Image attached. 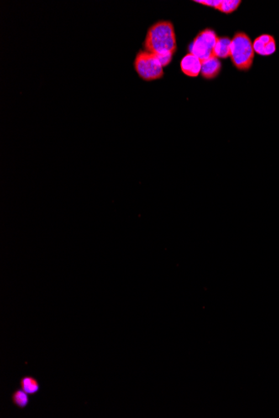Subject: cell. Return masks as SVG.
<instances>
[{
  "label": "cell",
  "mask_w": 279,
  "mask_h": 418,
  "mask_svg": "<svg viewBox=\"0 0 279 418\" xmlns=\"http://www.w3.org/2000/svg\"><path fill=\"white\" fill-rule=\"evenodd\" d=\"M145 50L155 54L158 58L173 57L176 50L175 29L170 21H159L153 24L145 36Z\"/></svg>",
  "instance_id": "6da1fadb"
},
{
  "label": "cell",
  "mask_w": 279,
  "mask_h": 418,
  "mask_svg": "<svg viewBox=\"0 0 279 418\" xmlns=\"http://www.w3.org/2000/svg\"><path fill=\"white\" fill-rule=\"evenodd\" d=\"M11 400L13 405L20 409L25 408L29 403V394L24 392L23 389H17L11 396Z\"/></svg>",
  "instance_id": "30bf717a"
},
{
  "label": "cell",
  "mask_w": 279,
  "mask_h": 418,
  "mask_svg": "<svg viewBox=\"0 0 279 418\" xmlns=\"http://www.w3.org/2000/svg\"><path fill=\"white\" fill-rule=\"evenodd\" d=\"M202 60L189 53L184 56L181 61V71L184 75L189 77H197L201 74L202 70Z\"/></svg>",
  "instance_id": "8992f818"
},
{
  "label": "cell",
  "mask_w": 279,
  "mask_h": 418,
  "mask_svg": "<svg viewBox=\"0 0 279 418\" xmlns=\"http://www.w3.org/2000/svg\"><path fill=\"white\" fill-rule=\"evenodd\" d=\"M134 65L140 77L146 81L158 80L164 75L162 65L157 56L146 50L137 54Z\"/></svg>",
  "instance_id": "3957f363"
},
{
  "label": "cell",
  "mask_w": 279,
  "mask_h": 418,
  "mask_svg": "<svg viewBox=\"0 0 279 418\" xmlns=\"http://www.w3.org/2000/svg\"><path fill=\"white\" fill-rule=\"evenodd\" d=\"M221 68H222V65H221L219 59L215 56H212L209 59L202 61L201 74L202 77L207 80H211V79L217 77L221 71Z\"/></svg>",
  "instance_id": "52a82bcc"
},
{
  "label": "cell",
  "mask_w": 279,
  "mask_h": 418,
  "mask_svg": "<svg viewBox=\"0 0 279 418\" xmlns=\"http://www.w3.org/2000/svg\"><path fill=\"white\" fill-rule=\"evenodd\" d=\"M254 51L261 56H270L276 52V40L273 35L264 34L254 39Z\"/></svg>",
  "instance_id": "5b68a950"
},
{
  "label": "cell",
  "mask_w": 279,
  "mask_h": 418,
  "mask_svg": "<svg viewBox=\"0 0 279 418\" xmlns=\"http://www.w3.org/2000/svg\"><path fill=\"white\" fill-rule=\"evenodd\" d=\"M21 389L29 393V395H34L39 393L40 390V385L38 380L32 376H25L22 377L19 382Z\"/></svg>",
  "instance_id": "9c48e42d"
},
{
  "label": "cell",
  "mask_w": 279,
  "mask_h": 418,
  "mask_svg": "<svg viewBox=\"0 0 279 418\" xmlns=\"http://www.w3.org/2000/svg\"><path fill=\"white\" fill-rule=\"evenodd\" d=\"M195 2L202 3L204 5L210 6V7H213V8L217 9L221 3H222V0H198V1H195Z\"/></svg>",
  "instance_id": "7c38bea8"
},
{
  "label": "cell",
  "mask_w": 279,
  "mask_h": 418,
  "mask_svg": "<svg viewBox=\"0 0 279 418\" xmlns=\"http://www.w3.org/2000/svg\"><path fill=\"white\" fill-rule=\"evenodd\" d=\"M231 44L232 39L228 37H218L213 50V56L218 59L230 57Z\"/></svg>",
  "instance_id": "ba28073f"
},
{
  "label": "cell",
  "mask_w": 279,
  "mask_h": 418,
  "mask_svg": "<svg viewBox=\"0 0 279 418\" xmlns=\"http://www.w3.org/2000/svg\"><path fill=\"white\" fill-rule=\"evenodd\" d=\"M242 1L240 0H222L217 10L221 11L224 13H231L238 9L240 6Z\"/></svg>",
  "instance_id": "8fae6325"
},
{
  "label": "cell",
  "mask_w": 279,
  "mask_h": 418,
  "mask_svg": "<svg viewBox=\"0 0 279 418\" xmlns=\"http://www.w3.org/2000/svg\"><path fill=\"white\" fill-rule=\"evenodd\" d=\"M231 60L238 70L248 71L254 65L255 51L250 37L244 32H238L231 44Z\"/></svg>",
  "instance_id": "7a4b0ae2"
},
{
  "label": "cell",
  "mask_w": 279,
  "mask_h": 418,
  "mask_svg": "<svg viewBox=\"0 0 279 418\" xmlns=\"http://www.w3.org/2000/svg\"><path fill=\"white\" fill-rule=\"evenodd\" d=\"M217 39L218 37L212 29L202 30L191 43L190 53L199 58L202 61L209 59L213 56V50Z\"/></svg>",
  "instance_id": "277c9868"
}]
</instances>
